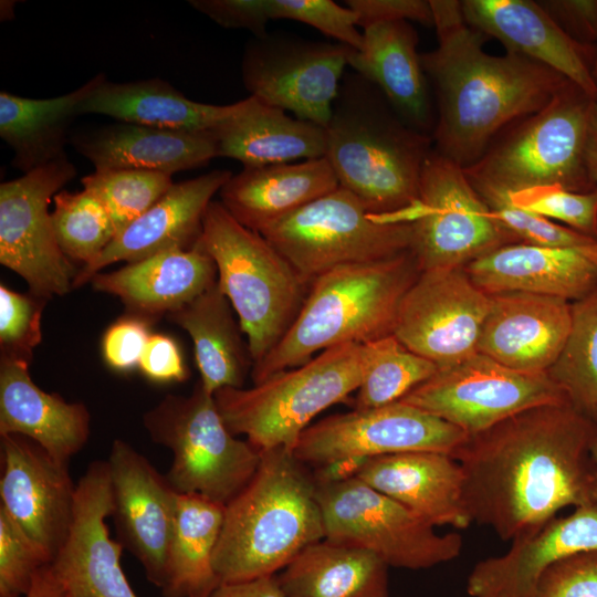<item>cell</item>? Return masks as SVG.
<instances>
[{
	"mask_svg": "<svg viewBox=\"0 0 597 597\" xmlns=\"http://www.w3.org/2000/svg\"><path fill=\"white\" fill-rule=\"evenodd\" d=\"M585 163L590 178L597 185V102L590 115L585 145Z\"/></svg>",
	"mask_w": 597,
	"mask_h": 597,
	"instance_id": "6f0895ef",
	"label": "cell"
},
{
	"mask_svg": "<svg viewBox=\"0 0 597 597\" xmlns=\"http://www.w3.org/2000/svg\"><path fill=\"white\" fill-rule=\"evenodd\" d=\"M464 270L488 294L523 292L575 302L597 289V241L575 247L512 243Z\"/></svg>",
	"mask_w": 597,
	"mask_h": 597,
	"instance_id": "7402d4cb",
	"label": "cell"
},
{
	"mask_svg": "<svg viewBox=\"0 0 597 597\" xmlns=\"http://www.w3.org/2000/svg\"><path fill=\"white\" fill-rule=\"evenodd\" d=\"M260 233L310 283L337 266L388 259L413 247L411 222L369 213L342 187Z\"/></svg>",
	"mask_w": 597,
	"mask_h": 597,
	"instance_id": "30bf717a",
	"label": "cell"
},
{
	"mask_svg": "<svg viewBox=\"0 0 597 597\" xmlns=\"http://www.w3.org/2000/svg\"><path fill=\"white\" fill-rule=\"evenodd\" d=\"M29 364L0 358V436L27 437L67 464L88 440L90 412L82 402L42 390L32 380Z\"/></svg>",
	"mask_w": 597,
	"mask_h": 597,
	"instance_id": "83f0119b",
	"label": "cell"
},
{
	"mask_svg": "<svg viewBox=\"0 0 597 597\" xmlns=\"http://www.w3.org/2000/svg\"><path fill=\"white\" fill-rule=\"evenodd\" d=\"M113 514L107 461H94L76 484L69 537L52 566L72 597H137L121 565L124 548L111 538Z\"/></svg>",
	"mask_w": 597,
	"mask_h": 597,
	"instance_id": "ffe728a7",
	"label": "cell"
},
{
	"mask_svg": "<svg viewBox=\"0 0 597 597\" xmlns=\"http://www.w3.org/2000/svg\"><path fill=\"white\" fill-rule=\"evenodd\" d=\"M490 295L476 352L515 370L547 371L568 336L572 303L523 292Z\"/></svg>",
	"mask_w": 597,
	"mask_h": 597,
	"instance_id": "603a6c76",
	"label": "cell"
},
{
	"mask_svg": "<svg viewBox=\"0 0 597 597\" xmlns=\"http://www.w3.org/2000/svg\"><path fill=\"white\" fill-rule=\"evenodd\" d=\"M150 322L126 315L114 322L102 337V355L114 370L130 371L139 362L150 336Z\"/></svg>",
	"mask_w": 597,
	"mask_h": 597,
	"instance_id": "c3c4849f",
	"label": "cell"
},
{
	"mask_svg": "<svg viewBox=\"0 0 597 597\" xmlns=\"http://www.w3.org/2000/svg\"><path fill=\"white\" fill-rule=\"evenodd\" d=\"M325 538L363 548L388 567L430 568L457 558L458 533L439 534L397 501L358 478L316 488Z\"/></svg>",
	"mask_w": 597,
	"mask_h": 597,
	"instance_id": "7c38bea8",
	"label": "cell"
},
{
	"mask_svg": "<svg viewBox=\"0 0 597 597\" xmlns=\"http://www.w3.org/2000/svg\"><path fill=\"white\" fill-rule=\"evenodd\" d=\"M69 597H72V596L69 595Z\"/></svg>",
	"mask_w": 597,
	"mask_h": 597,
	"instance_id": "94428289",
	"label": "cell"
},
{
	"mask_svg": "<svg viewBox=\"0 0 597 597\" xmlns=\"http://www.w3.org/2000/svg\"><path fill=\"white\" fill-rule=\"evenodd\" d=\"M368 459L370 458L346 457L315 465L311 472L312 480L316 488L344 483L358 478Z\"/></svg>",
	"mask_w": 597,
	"mask_h": 597,
	"instance_id": "db71d44e",
	"label": "cell"
},
{
	"mask_svg": "<svg viewBox=\"0 0 597 597\" xmlns=\"http://www.w3.org/2000/svg\"><path fill=\"white\" fill-rule=\"evenodd\" d=\"M104 77L100 73L76 90L52 98H28L1 91L0 137L13 151L11 165L27 174L65 157L69 128Z\"/></svg>",
	"mask_w": 597,
	"mask_h": 597,
	"instance_id": "836d02e7",
	"label": "cell"
},
{
	"mask_svg": "<svg viewBox=\"0 0 597 597\" xmlns=\"http://www.w3.org/2000/svg\"><path fill=\"white\" fill-rule=\"evenodd\" d=\"M71 143L95 170L144 169L174 175L218 157L212 130H168L119 122L82 130Z\"/></svg>",
	"mask_w": 597,
	"mask_h": 597,
	"instance_id": "f1b7e54d",
	"label": "cell"
},
{
	"mask_svg": "<svg viewBox=\"0 0 597 597\" xmlns=\"http://www.w3.org/2000/svg\"><path fill=\"white\" fill-rule=\"evenodd\" d=\"M76 171L65 156L0 185V263L41 298L69 293L80 271L61 250L49 212Z\"/></svg>",
	"mask_w": 597,
	"mask_h": 597,
	"instance_id": "5bb4252c",
	"label": "cell"
},
{
	"mask_svg": "<svg viewBox=\"0 0 597 597\" xmlns=\"http://www.w3.org/2000/svg\"><path fill=\"white\" fill-rule=\"evenodd\" d=\"M490 303L464 268L421 271L399 305L392 334L438 368L452 366L478 353Z\"/></svg>",
	"mask_w": 597,
	"mask_h": 597,
	"instance_id": "e0dca14e",
	"label": "cell"
},
{
	"mask_svg": "<svg viewBox=\"0 0 597 597\" xmlns=\"http://www.w3.org/2000/svg\"><path fill=\"white\" fill-rule=\"evenodd\" d=\"M537 3L573 41L597 48V0H540Z\"/></svg>",
	"mask_w": 597,
	"mask_h": 597,
	"instance_id": "681fc988",
	"label": "cell"
},
{
	"mask_svg": "<svg viewBox=\"0 0 597 597\" xmlns=\"http://www.w3.org/2000/svg\"><path fill=\"white\" fill-rule=\"evenodd\" d=\"M468 434L417 407L397 401L328 416L308 426L292 450L303 464L346 457L374 458L412 451L452 457Z\"/></svg>",
	"mask_w": 597,
	"mask_h": 597,
	"instance_id": "2e32d148",
	"label": "cell"
},
{
	"mask_svg": "<svg viewBox=\"0 0 597 597\" xmlns=\"http://www.w3.org/2000/svg\"><path fill=\"white\" fill-rule=\"evenodd\" d=\"M1 457L0 507L54 561L74 517L76 484L67 464L20 434L1 436Z\"/></svg>",
	"mask_w": 597,
	"mask_h": 597,
	"instance_id": "d6986e66",
	"label": "cell"
},
{
	"mask_svg": "<svg viewBox=\"0 0 597 597\" xmlns=\"http://www.w3.org/2000/svg\"><path fill=\"white\" fill-rule=\"evenodd\" d=\"M547 374L573 408L597 422V289L572 303L568 336Z\"/></svg>",
	"mask_w": 597,
	"mask_h": 597,
	"instance_id": "74e56055",
	"label": "cell"
},
{
	"mask_svg": "<svg viewBox=\"0 0 597 597\" xmlns=\"http://www.w3.org/2000/svg\"><path fill=\"white\" fill-rule=\"evenodd\" d=\"M212 132L218 157L235 159L243 167L316 159L326 151L325 127L293 118L251 95Z\"/></svg>",
	"mask_w": 597,
	"mask_h": 597,
	"instance_id": "1f68e13d",
	"label": "cell"
},
{
	"mask_svg": "<svg viewBox=\"0 0 597 597\" xmlns=\"http://www.w3.org/2000/svg\"><path fill=\"white\" fill-rule=\"evenodd\" d=\"M484 201L493 216L521 242L543 247H575L597 241L537 213L516 208L509 197H493Z\"/></svg>",
	"mask_w": 597,
	"mask_h": 597,
	"instance_id": "bcb514c9",
	"label": "cell"
},
{
	"mask_svg": "<svg viewBox=\"0 0 597 597\" xmlns=\"http://www.w3.org/2000/svg\"><path fill=\"white\" fill-rule=\"evenodd\" d=\"M231 176L230 170L218 169L175 182L149 210L116 235L92 263L80 269L73 289L90 283L93 275L115 262L133 263L164 251L195 248L213 196Z\"/></svg>",
	"mask_w": 597,
	"mask_h": 597,
	"instance_id": "44dd1931",
	"label": "cell"
},
{
	"mask_svg": "<svg viewBox=\"0 0 597 597\" xmlns=\"http://www.w3.org/2000/svg\"><path fill=\"white\" fill-rule=\"evenodd\" d=\"M509 198L516 208L558 220L597 240V188L588 192H575L559 184H551L515 191Z\"/></svg>",
	"mask_w": 597,
	"mask_h": 597,
	"instance_id": "b9f144b4",
	"label": "cell"
},
{
	"mask_svg": "<svg viewBox=\"0 0 597 597\" xmlns=\"http://www.w3.org/2000/svg\"><path fill=\"white\" fill-rule=\"evenodd\" d=\"M155 443L171 452L166 478L180 494L227 505L255 474L261 451L226 426L200 380L187 396L169 394L143 416Z\"/></svg>",
	"mask_w": 597,
	"mask_h": 597,
	"instance_id": "9c48e42d",
	"label": "cell"
},
{
	"mask_svg": "<svg viewBox=\"0 0 597 597\" xmlns=\"http://www.w3.org/2000/svg\"><path fill=\"white\" fill-rule=\"evenodd\" d=\"M352 50L300 36H254L243 52L242 82L251 96L326 128Z\"/></svg>",
	"mask_w": 597,
	"mask_h": 597,
	"instance_id": "9a60e30c",
	"label": "cell"
},
{
	"mask_svg": "<svg viewBox=\"0 0 597 597\" xmlns=\"http://www.w3.org/2000/svg\"><path fill=\"white\" fill-rule=\"evenodd\" d=\"M224 509L203 496L178 493L163 597H208L220 585L213 555Z\"/></svg>",
	"mask_w": 597,
	"mask_h": 597,
	"instance_id": "8d00e7d4",
	"label": "cell"
},
{
	"mask_svg": "<svg viewBox=\"0 0 597 597\" xmlns=\"http://www.w3.org/2000/svg\"><path fill=\"white\" fill-rule=\"evenodd\" d=\"M597 101L568 81L542 109L505 127L464 172L483 200L559 184L575 192L597 188L585 163Z\"/></svg>",
	"mask_w": 597,
	"mask_h": 597,
	"instance_id": "8992f818",
	"label": "cell"
},
{
	"mask_svg": "<svg viewBox=\"0 0 597 597\" xmlns=\"http://www.w3.org/2000/svg\"><path fill=\"white\" fill-rule=\"evenodd\" d=\"M138 368L147 378L159 383L182 381L187 377L178 344L163 334H150Z\"/></svg>",
	"mask_w": 597,
	"mask_h": 597,
	"instance_id": "f5cc1de1",
	"label": "cell"
},
{
	"mask_svg": "<svg viewBox=\"0 0 597 597\" xmlns=\"http://www.w3.org/2000/svg\"><path fill=\"white\" fill-rule=\"evenodd\" d=\"M23 597H69V593L51 563L36 573L30 589Z\"/></svg>",
	"mask_w": 597,
	"mask_h": 597,
	"instance_id": "9f6ffc18",
	"label": "cell"
},
{
	"mask_svg": "<svg viewBox=\"0 0 597 597\" xmlns=\"http://www.w3.org/2000/svg\"><path fill=\"white\" fill-rule=\"evenodd\" d=\"M364 359L363 344L337 345L250 388L219 389L214 400L234 436H245L259 451L282 448L292 452L320 412L346 401L358 389Z\"/></svg>",
	"mask_w": 597,
	"mask_h": 597,
	"instance_id": "ba28073f",
	"label": "cell"
},
{
	"mask_svg": "<svg viewBox=\"0 0 597 597\" xmlns=\"http://www.w3.org/2000/svg\"><path fill=\"white\" fill-rule=\"evenodd\" d=\"M189 4L227 29H247L254 36L266 34L260 0H190Z\"/></svg>",
	"mask_w": 597,
	"mask_h": 597,
	"instance_id": "816d5d0a",
	"label": "cell"
},
{
	"mask_svg": "<svg viewBox=\"0 0 597 597\" xmlns=\"http://www.w3.org/2000/svg\"><path fill=\"white\" fill-rule=\"evenodd\" d=\"M106 461L117 541L160 589L166 579L178 492L147 458L122 439L113 441Z\"/></svg>",
	"mask_w": 597,
	"mask_h": 597,
	"instance_id": "ac0fdd59",
	"label": "cell"
},
{
	"mask_svg": "<svg viewBox=\"0 0 597 597\" xmlns=\"http://www.w3.org/2000/svg\"><path fill=\"white\" fill-rule=\"evenodd\" d=\"M461 7L471 28L495 38L506 52L555 70L597 101V87L591 77L597 48L573 41L537 1L463 0Z\"/></svg>",
	"mask_w": 597,
	"mask_h": 597,
	"instance_id": "cb8c5ba5",
	"label": "cell"
},
{
	"mask_svg": "<svg viewBox=\"0 0 597 597\" xmlns=\"http://www.w3.org/2000/svg\"><path fill=\"white\" fill-rule=\"evenodd\" d=\"M51 212L63 253L82 268L92 263L114 240L116 231L103 203L90 191H59Z\"/></svg>",
	"mask_w": 597,
	"mask_h": 597,
	"instance_id": "ab89813d",
	"label": "cell"
},
{
	"mask_svg": "<svg viewBox=\"0 0 597 597\" xmlns=\"http://www.w3.org/2000/svg\"><path fill=\"white\" fill-rule=\"evenodd\" d=\"M597 552V502L554 517L507 552L479 562L468 578L471 597H527L542 572L568 556Z\"/></svg>",
	"mask_w": 597,
	"mask_h": 597,
	"instance_id": "d4e9b609",
	"label": "cell"
},
{
	"mask_svg": "<svg viewBox=\"0 0 597 597\" xmlns=\"http://www.w3.org/2000/svg\"><path fill=\"white\" fill-rule=\"evenodd\" d=\"M421 273L412 251L388 259L337 266L315 277L282 339L252 366L259 384L298 367L317 352L392 334L399 305Z\"/></svg>",
	"mask_w": 597,
	"mask_h": 597,
	"instance_id": "5b68a950",
	"label": "cell"
},
{
	"mask_svg": "<svg viewBox=\"0 0 597 597\" xmlns=\"http://www.w3.org/2000/svg\"><path fill=\"white\" fill-rule=\"evenodd\" d=\"M527 597H597V552L575 554L551 564Z\"/></svg>",
	"mask_w": 597,
	"mask_h": 597,
	"instance_id": "7dc6e473",
	"label": "cell"
},
{
	"mask_svg": "<svg viewBox=\"0 0 597 597\" xmlns=\"http://www.w3.org/2000/svg\"><path fill=\"white\" fill-rule=\"evenodd\" d=\"M81 182L83 189L103 203L116 235L149 210L175 184L172 175L144 169L94 170Z\"/></svg>",
	"mask_w": 597,
	"mask_h": 597,
	"instance_id": "60d3db41",
	"label": "cell"
},
{
	"mask_svg": "<svg viewBox=\"0 0 597 597\" xmlns=\"http://www.w3.org/2000/svg\"><path fill=\"white\" fill-rule=\"evenodd\" d=\"M597 422L569 404L516 413L455 450L468 513L505 542L536 533L556 513L593 500Z\"/></svg>",
	"mask_w": 597,
	"mask_h": 597,
	"instance_id": "6da1fadb",
	"label": "cell"
},
{
	"mask_svg": "<svg viewBox=\"0 0 597 597\" xmlns=\"http://www.w3.org/2000/svg\"><path fill=\"white\" fill-rule=\"evenodd\" d=\"M323 538L311 472L286 449L261 451L255 474L226 505L214 572L220 584L276 575Z\"/></svg>",
	"mask_w": 597,
	"mask_h": 597,
	"instance_id": "277c9868",
	"label": "cell"
},
{
	"mask_svg": "<svg viewBox=\"0 0 597 597\" xmlns=\"http://www.w3.org/2000/svg\"><path fill=\"white\" fill-rule=\"evenodd\" d=\"M429 3L438 45L420 59L437 98L433 150L464 169L505 127L542 109L569 80L517 53H486L488 36L465 22L461 1Z\"/></svg>",
	"mask_w": 597,
	"mask_h": 597,
	"instance_id": "7a4b0ae2",
	"label": "cell"
},
{
	"mask_svg": "<svg viewBox=\"0 0 597 597\" xmlns=\"http://www.w3.org/2000/svg\"><path fill=\"white\" fill-rule=\"evenodd\" d=\"M399 401L431 413L468 436L527 409L569 404L547 371L515 370L481 353L439 368Z\"/></svg>",
	"mask_w": 597,
	"mask_h": 597,
	"instance_id": "4fadbf2b",
	"label": "cell"
},
{
	"mask_svg": "<svg viewBox=\"0 0 597 597\" xmlns=\"http://www.w3.org/2000/svg\"><path fill=\"white\" fill-rule=\"evenodd\" d=\"M430 135L408 126L380 90L344 74L326 126V151L339 187L387 221H405L416 205Z\"/></svg>",
	"mask_w": 597,
	"mask_h": 597,
	"instance_id": "3957f363",
	"label": "cell"
},
{
	"mask_svg": "<svg viewBox=\"0 0 597 597\" xmlns=\"http://www.w3.org/2000/svg\"><path fill=\"white\" fill-rule=\"evenodd\" d=\"M208 597H286L276 575L222 583Z\"/></svg>",
	"mask_w": 597,
	"mask_h": 597,
	"instance_id": "11a10c76",
	"label": "cell"
},
{
	"mask_svg": "<svg viewBox=\"0 0 597 597\" xmlns=\"http://www.w3.org/2000/svg\"><path fill=\"white\" fill-rule=\"evenodd\" d=\"M216 282L214 261L197 245L100 272L90 281L95 291L118 297L128 315L150 323L180 310Z\"/></svg>",
	"mask_w": 597,
	"mask_h": 597,
	"instance_id": "4316f807",
	"label": "cell"
},
{
	"mask_svg": "<svg viewBox=\"0 0 597 597\" xmlns=\"http://www.w3.org/2000/svg\"><path fill=\"white\" fill-rule=\"evenodd\" d=\"M339 187L325 157L301 163L243 167L219 191L220 202L255 232Z\"/></svg>",
	"mask_w": 597,
	"mask_h": 597,
	"instance_id": "4dcf8cb0",
	"label": "cell"
},
{
	"mask_svg": "<svg viewBox=\"0 0 597 597\" xmlns=\"http://www.w3.org/2000/svg\"><path fill=\"white\" fill-rule=\"evenodd\" d=\"M197 247L214 261L218 285L238 315L253 365L258 364L295 321L311 283L220 201L210 202Z\"/></svg>",
	"mask_w": 597,
	"mask_h": 597,
	"instance_id": "52a82bcc",
	"label": "cell"
},
{
	"mask_svg": "<svg viewBox=\"0 0 597 597\" xmlns=\"http://www.w3.org/2000/svg\"><path fill=\"white\" fill-rule=\"evenodd\" d=\"M48 300L0 285L1 357L30 363L42 341L41 318Z\"/></svg>",
	"mask_w": 597,
	"mask_h": 597,
	"instance_id": "ee69618b",
	"label": "cell"
},
{
	"mask_svg": "<svg viewBox=\"0 0 597 597\" xmlns=\"http://www.w3.org/2000/svg\"><path fill=\"white\" fill-rule=\"evenodd\" d=\"M277 578L286 597H389L380 558L327 538L304 548Z\"/></svg>",
	"mask_w": 597,
	"mask_h": 597,
	"instance_id": "d590c367",
	"label": "cell"
},
{
	"mask_svg": "<svg viewBox=\"0 0 597 597\" xmlns=\"http://www.w3.org/2000/svg\"><path fill=\"white\" fill-rule=\"evenodd\" d=\"M405 220L412 224V252L421 271L464 268L521 242L493 216L463 168L433 148L422 168L418 200Z\"/></svg>",
	"mask_w": 597,
	"mask_h": 597,
	"instance_id": "8fae6325",
	"label": "cell"
},
{
	"mask_svg": "<svg viewBox=\"0 0 597 597\" xmlns=\"http://www.w3.org/2000/svg\"><path fill=\"white\" fill-rule=\"evenodd\" d=\"M266 22L289 19L311 25L354 50L363 44L356 17L346 6L332 0H261Z\"/></svg>",
	"mask_w": 597,
	"mask_h": 597,
	"instance_id": "f6af8a7d",
	"label": "cell"
},
{
	"mask_svg": "<svg viewBox=\"0 0 597 597\" xmlns=\"http://www.w3.org/2000/svg\"><path fill=\"white\" fill-rule=\"evenodd\" d=\"M590 455L596 468V476H595V483H594V490H593V500L594 502H597V437L595 438L591 444Z\"/></svg>",
	"mask_w": 597,
	"mask_h": 597,
	"instance_id": "680465c9",
	"label": "cell"
},
{
	"mask_svg": "<svg viewBox=\"0 0 597 597\" xmlns=\"http://www.w3.org/2000/svg\"><path fill=\"white\" fill-rule=\"evenodd\" d=\"M591 77L597 87V49H596V55H595L593 67H591Z\"/></svg>",
	"mask_w": 597,
	"mask_h": 597,
	"instance_id": "91938a15",
	"label": "cell"
},
{
	"mask_svg": "<svg viewBox=\"0 0 597 597\" xmlns=\"http://www.w3.org/2000/svg\"><path fill=\"white\" fill-rule=\"evenodd\" d=\"M418 40L409 21L369 25L363 29V44L352 50L348 65L380 90L408 126L431 136L436 116Z\"/></svg>",
	"mask_w": 597,
	"mask_h": 597,
	"instance_id": "f546056e",
	"label": "cell"
},
{
	"mask_svg": "<svg viewBox=\"0 0 597 597\" xmlns=\"http://www.w3.org/2000/svg\"><path fill=\"white\" fill-rule=\"evenodd\" d=\"M358 479L432 526L463 530L472 520L463 498V473L451 455L412 451L368 459Z\"/></svg>",
	"mask_w": 597,
	"mask_h": 597,
	"instance_id": "484cf974",
	"label": "cell"
},
{
	"mask_svg": "<svg viewBox=\"0 0 597 597\" xmlns=\"http://www.w3.org/2000/svg\"><path fill=\"white\" fill-rule=\"evenodd\" d=\"M239 102L213 105L187 98L158 78L116 83L106 76L82 104L81 113L168 130H212L232 116Z\"/></svg>",
	"mask_w": 597,
	"mask_h": 597,
	"instance_id": "d6a6232c",
	"label": "cell"
},
{
	"mask_svg": "<svg viewBox=\"0 0 597 597\" xmlns=\"http://www.w3.org/2000/svg\"><path fill=\"white\" fill-rule=\"evenodd\" d=\"M345 3L362 29L389 21H415L433 27L432 10L427 0H347Z\"/></svg>",
	"mask_w": 597,
	"mask_h": 597,
	"instance_id": "f907efd6",
	"label": "cell"
},
{
	"mask_svg": "<svg viewBox=\"0 0 597 597\" xmlns=\"http://www.w3.org/2000/svg\"><path fill=\"white\" fill-rule=\"evenodd\" d=\"M363 345L364 373L354 399L355 409L397 402L439 369L431 360L404 346L394 334Z\"/></svg>",
	"mask_w": 597,
	"mask_h": 597,
	"instance_id": "f35d334b",
	"label": "cell"
},
{
	"mask_svg": "<svg viewBox=\"0 0 597 597\" xmlns=\"http://www.w3.org/2000/svg\"><path fill=\"white\" fill-rule=\"evenodd\" d=\"M167 317L191 337L199 380L208 392L243 387L253 360L218 282Z\"/></svg>",
	"mask_w": 597,
	"mask_h": 597,
	"instance_id": "e575fe53",
	"label": "cell"
},
{
	"mask_svg": "<svg viewBox=\"0 0 597 597\" xmlns=\"http://www.w3.org/2000/svg\"><path fill=\"white\" fill-rule=\"evenodd\" d=\"M53 562L0 507V597H23L36 573Z\"/></svg>",
	"mask_w": 597,
	"mask_h": 597,
	"instance_id": "7bdbcfd3",
	"label": "cell"
}]
</instances>
